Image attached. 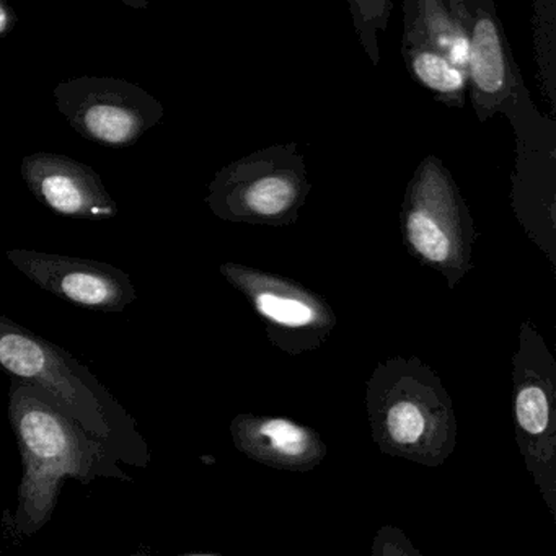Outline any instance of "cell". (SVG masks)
<instances>
[{"mask_svg":"<svg viewBox=\"0 0 556 556\" xmlns=\"http://www.w3.org/2000/svg\"><path fill=\"white\" fill-rule=\"evenodd\" d=\"M406 230H408L409 242L426 260L442 263L448 258L451 240L431 216L422 211H415L409 214Z\"/></svg>","mask_w":556,"mask_h":556,"instance_id":"obj_10","label":"cell"},{"mask_svg":"<svg viewBox=\"0 0 556 556\" xmlns=\"http://www.w3.org/2000/svg\"><path fill=\"white\" fill-rule=\"evenodd\" d=\"M374 444L382 454L422 467L444 465L457 447V416L441 380L416 363H390L366 392Z\"/></svg>","mask_w":556,"mask_h":556,"instance_id":"obj_3","label":"cell"},{"mask_svg":"<svg viewBox=\"0 0 556 556\" xmlns=\"http://www.w3.org/2000/svg\"><path fill=\"white\" fill-rule=\"evenodd\" d=\"M54 103L74 131L112 149L131 148L164 116L151 93L116 77L86 76L58 84Z\"/></svg>","mask_w":556,"mask_h":556,"instance_id":"obj_4","label":"cell"},{"mask_svg":"<svg viewBox=\"0 0 556 556\" xmlns=\"http://www.w3.org/2000/svg\"><path fill=\"white\" fill-rule=\"evenodd\" d=\"M468 67L481 92L494 93L504 84V56L500 35L490 18H480L470 40Z\"/></svg>","mask_w":556,"mask_h":556,"instance_id":"obj_9","label":"cell"},{"mask_svg":"<svg viewBox=\"0 0 556 556\" xmlns=\"http://www.w3.org/2000/svg\"><path fill=\"white\" fill-rule=\"evenodd\" d=\"M256 305L266 318L276 324L286 325V327H304V325L312 324L315 318L314 311L304 302L269 294V292L260 294L256 298Z\"/></svg>","mask_w":556,"mask_h":556,"instance_id":"obj_13","label":"cell"},{"mask_svg":"<svg viewBox=\"0 0 556 556\" xmlns=\"http://www.w3.org/2000/svg\"><path fill=\"white\" fill-rule=\"evenodd\" d=\"M0 370L50 395L103 442L119 464H151L148 441L128 409L70 351L0 314Z\"/></svg>","mask_w":556,"mask_h":556,"instance_id":"obj_2","label":"cell"},{"mask_svg":"<svg viewBox=\"0 0 556 556\" xmlns=\"http://www.w3.org/2000/svg\"><path fill=\"white\" fill-rule=\"evenodd\" d=\"M240 454L276 470L307 473L327 458L328 445L311 426L285 416L240 413L230 421Z\"/></svg>","mask_w":556,"mask_h":556,"instance_id":"obj_8","label":"cell"},{"mask_svg":"<svg viewBox=\"0 0 556 556\" xmlns=\"http://www.w3.org/2000/svg\"><path fill=\"white\" fill-rule=\"evenodd\" d=\"M413 67L421 83L438 92H457L464 86L462 71L452 66L441 54L429 53V51L418 54L413 61Z\"/></svg>","mask_w":556,"mask_h":556,"instance_id":"obj_12","label":"cell"},{"mask_svg":"<svg viewBox=\"0 0 556 556\" xmlns=\"http://www.w3.org/2000/svg\"><path fill=\"white\" fill-rule=\"evenodd\" d=\"M184 556H220V555H214V553H191V555H184Z\"/></svg>","mask_w":556,"mask_h":556,"instance_id":"obj_17","label":"cell"},{"mask_svg":"<svg viewBox=\"0 0 556 556\" xmlns=\"http://www.w3.org/2000/svg\"><path fill=\"white\" fill-rule=\"evenodd\" d=\"M556 370L543 351L523 348L514 370L517 448L549 516L556 520Z\"/></svg>","mask_w":556,"mask_h":556,"instance_id":"obj_5","label":"cell"},{"mask_svg":"<svg viewBox=\"0 0 556 556\" xmlns=\"http://www.w3.org/2000/svg\"><path fill=\"white\" fill-rule=\"evenodd\" d=\"M370 556H425L400 527H380L372 539Z\"/></svg>","mask_w":556,"mask_h":556,"instance_id":"obj_14","label":"cell"},{"mask_svg":"<svg viewBox=\"0 0 556 556\" xmlns=\"http://www.w3.org/2000/svg\"><path fill=\"white\" fill-rule=\"evenodd\" d=\"M295 200L291 181L281 177L262 178L245 191V203L253 213L275 216L288 210Z\"/></svg>","mask_w":556,"mask_h":556,"instance_id":"obj_11","label":"cell"},{"mask_svg":"<svg viewBox=\"0 0 556 556\" xmlns=\"http://www.w3.org/2000/svg\"><path fill=\"white\" fill-rule=\"evenodd\" d=\"M17 22L18 17L14 9L0 0V40H4L8 35L12 34Z\"/></svg>","mask_w":556,"mask_h":556,"instance_id":"obj_16","label":"cell"},{"mask_svg":"<svg viewBox=\"0 0 556 556\" xmlns=\"http://www.w3.org/2000/svg\"><path fill=\"white\" fill-rule=\"evenodd\" d=\"M9 418L24 468L14 514L22 535H35L53 519L67 478L84 484L99 478L131 481L112 451L43 390L12 379Z\"/></svg>","mask_w":556,"mask_h":556,"instance_id":"obj_1","label":"cell"},{"mask_svg":"<svg viewBox=\"0 0 556 556\" xmlns=\"http://www.w3.org/2000/svg\"><path fill=\"white\" fill-rule=\"evenodd\" d=\"M9 262L45 291L87 311L119 314L138 299L128 273L105 262L12 249Z\"/></svg>","mask_w":556,"mask_h":556,"instance_id":"obj_6","label":"cell"},{"mask_svg":"<svg viewBox=\"0 0 556 556\" xmlns=\"http://www.w3.org/2000/svg\"><path fill=\"white\" fill-rule=\"evenodd\" d=\"M439 43L444 48L447 58L445 60L454 67L468 66V54H470V40L462 35H445L439 37Z\"/></svg>","mask_w":556,"mask_h":556,"instance_id":"obj_15","label":"cell"},{"mask_svg":"<svg viewBox=\"0 0 556 556\" xmlns=\"http://www.w3.org/2000/svg\"><path fill=\"white\" fill-rule=\"evenodd\" d=\"M22 177L43 206L64 217L83 220L113 219L118 204L100 175L67 155L37 152L22 161Z\"/></svg>","mask_w":556,"mask_h":556,"instance_id":"obj_7","label":"cell"}]
</instances>
